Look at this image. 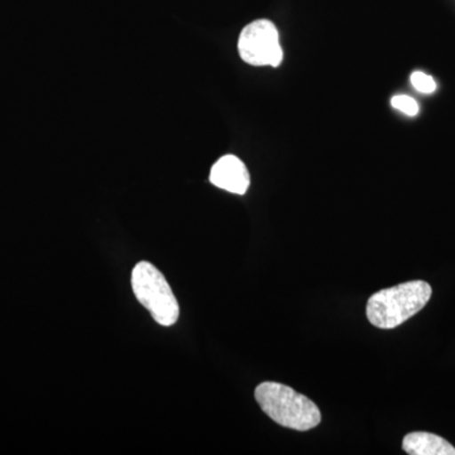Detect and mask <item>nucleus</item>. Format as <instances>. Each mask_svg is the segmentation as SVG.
I'll list each match as a JSON object with an SVG mask.
<instances>
[{"mask_svg":"<svg viewBox=\"0 0 455 455\" xmlns=\"http://www.w3.org/2000/svg\"><path fill=\"white\" fill-rule=\"evenodd\" d=\"M431 298V286L416 280L383 289L371 296L367 317L379 329H395L424 309Z\"/></svg>","mask_w":455,"mask_h":455,"instance_id":"1","label":"nucleus"},{"mask_svg":"<svg viewBox=\"0 0 455 455\" xmlns=\"http://www.w3.org/2000/svg\"><path fill=\"white\" fill-rule=\"evenodd\" d=\"M254 397L263 412L281 427L307 431L322 421L319 407L289 386L263 382L256 388Z\"/></svg>","mask_w":455,"mask_h":455,"instance_id":"2","label":"nucleus"},{"mask_svg":"<svg viewBox=\"0 0 455 455\" xmlns=\"http://www.w3.org/2000/svg\"><path fill=\"white\" fill-rule=\"evenodd\" d=\"M132 287L137 300L151 313L156 323L171 326L178 322L179 302L166 278L152 263L140 262L133 268Z\"/></svg>","mask_w":455,"mask_h":455,"instance_id":"3","label":"nucleus"},{"mask_svg":"<svg viewBox=\"0 0 455 455\" xmlns=\"http://www.w3.org/2000/svg\"><path fill=\"white\" fill-rule=\"evenodd\" d=\"M242 60L253 66L277 68L283 59L276 26L267 20H254L245 26L238 41Z\"/></svg>","mask_w":455,"mask_h":455,"instance_id":"4","label":"nucleus"},{"mask_svg":"<svg viewBox=\"0 0 455 455\" xmlns=\"http://www.w3.org/2000/svg\"><path fill=\"white\" fill-rule=\"evenodd\" d=\"M211 182L229 193L244 196L250 188V172L238 157L227 155L212 167Z\"/></svg>","mask_w":455,"mask_h":455,"instance_id":"5","label":"nucleus"},{"mask_svg":"<svg viewBox=\"0 0 455 455\" xmlns=\"http://www.w3.org/2000/svg\"><path fill=\"white\" fill-rule=\"evenodd\" d=\"M403 449L410 455H455V448L448 440L424 431L407 434Z\"/></svg>","mask_w":455,"mask_h":455,"instance_id":"6","label":"nucleus"},{"mask_svg":"<svg viewBox=\"0 0 455 455\" xmlns=\"http://www.w3.org/2000/svg\"><path fill=\"white\" fill-rule=\"evenodd\" d=\"M411 84L418 92H424V94H431L436 90L435 80L430 75L421 73V71L412 73Z\"/></svg>","mask_w":455,"mask_h":455,"instance_id":"7","label":"nucleus"},{"mask_svg":"<svg viewBox=\"0 0 455 455\" xmlns=\"http://www.w3.org/2000/svg\"><path fill=\"white\" fill-rule=\"evenodd\" d=\"M391 104L395 109L405 113L406 116H414L419 113V106L415 99L407 97V95H396L392 98Z\"/></svg>","mask_w":455,"mask_h":455,"instance_id":"8","label":"nucleus"}]
</instances>
